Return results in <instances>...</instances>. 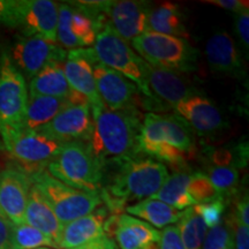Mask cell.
Returning a JSON list of instances; mask_svg holds the SVG:
<instances>
[{"label": "cell", "instance_id": "cell-1", "mask_svg": "<svg viewBox=\"0 0 249 249\" xmlns=\"http://www.w3.org/2000/svg\"><path fill=\"white\" fill-rule=\"evenodd\" d=\"M107 167L112 169L99 195L110 214L123 213L129 202L151 197L170 177L166 165L142 154L113 161L104 169Z\"/></svg>", "mask_w": 249, "mask_h": 249}, {"label": "cell", "instance_id": "cell-2", "mask_svg": "<svg viewBox=\"0 0 249 249\" xmlns=\"http://www.w3.org/2000/svg\"><path fill=\"white\" fill-rule=\"evenodd\" d=\"M93 130L88 145L103 166L113 161L141 155L139 148L143 114L136 107L110 111L91 108Z\"/></svg>", "mask_w": 249, "mask_h": 249}, {"label": "cell", "instance_id": "cell-3", "mask_svg": "<svg viewBox=\"0 0 249 249\" xmlns=\"http://www.w3.org/2000/svg\"><path fill=\"white\" fill-rule=\"evenodd\" d=\"M129 45L142 60L155 68L179 74L196 70L198 52L185 38L145 31Z\"/></svg>", "mask_w": 249, "mask_h": 249}, {"label": "cell", "instance_id": "cell-4", "mask_svg": "<svg viewBox=\"0 0 249 249\" xmlns=\"http://www.w3.org/2000/svg\"><path fill=\"white\" fill-rule=\"evenodd\" d=\"M46 169L50 176L79 191L99 193L103 187V166L86 142L64 144Z\"/></svg>", "mask_w": 249, "mask_h": 249}, {"label": "cell", "instance_id": "cell-5", "mask_svg": "<svg viewBox=\"0 0 249 249\" xmlns=\"http://www.w3.org/2000/svg\"><path fill=\"white\" fill-rule=\"evenodd\" d=\"M26 79L7 50L0 52V136L2 142L24 128L28 104Z\"/></svg>", "mask_w": 249, "mask_h": 249}, {"label": "cell", "instance_id": "cell-6", "mask_svg": "<svg viewBox=\"0 0 249 249\" xmlns=\"http://www.w3.org/2000/svg\"><path fill=\"white\" fill-rule=\"evenodd\" d=\"M92 49L98 62L132 81L145 97L156 98L145 79V61L133 51L129 43L118 35L107 20L99 29Z\"/></svg>", "mask_w": 249, "mask_h": 249}, {"label": "cell", "instance_id": "cell-7", "mask_svg": "<svg viewBox=\"0 0 249 249\" xmlns=\"http://www.w3.org/2000/svg\"><path fill=\"white\" fill-rule=\"evenodd\" d=\"M30 178L48 201L62 225L87 216L103 205L99 193L71 188L50 176L46 171L37 173Z\"/></svg>", "mask_w": 249, "mask_h": 249}, {"label": "cell", "instance_id": "cell-8", "mask_svg": "<svg viewBox=\"0 0 249 249\" xmlns=\"http://www.w3.org/2000/svg\"><path fill=\"white\" fill-rule=\"evenodd\" d=\"M6 150L29 177L45 171L50 161L61 151L64 144L38 130L21 129L4 142Z\"/></svg>", "mask_w": 249, "mask_h": 249}, {"label": "cell", "instance_id": "cell-9", "mask_svg": "<svg viewBox=\"0 0 249 249\" xmlns=\"http://www.w3.org/2000/svg\"><path fill=\"white\" fill-rule=\"evenodd\" d=\"M165 143L182 151L189 160L196 157L194 132L178 114L149 112L143 117L140 145Z\"/></svg>", "mask_w": 249, "mask_h": 249}, {"label": "cell", "instance_id": "cell-10", "mask_svg": "<svg viewBox=\"0 0 249 249\" xmlns=\"http://www.w3.org/2000/svg\"><path fill=\"white\" fill-rule=\"evenodd\" d=\"M105 21V17H93L74 1L58 4L57 42L68 50L93 46Z\"/></svg>", "mask_w": 249, "mask_h": 249}, {"label": "cell", "instance_id": "cell-11", "mask_svg": "<svg viewBox=\"0 0 249 249\" xmlns=\"http://www.w3.org/2000/svg\"><path fill=\"white\" fill-rule=\"evenodd\" d=\"M96 88L104 107L110 111L141 108L143 96L132 81L101 62L92 66Z\"/></svg>", "mask_w": 249, "mask_h": 249}, {"label": "cell", "instance_id": "cell-12", "mask_svg": "<svg viewBox=\"0 0 249 249\" xmlns=\"http://www.w3.org/2000/svg\"><path fill=\"white\" fill-rule=\"evenodd\" d=\"M66 55L67 51L58 43L38 36H21L12 49L11 58L24 79L31 80L50 62H64Z\"/></svg>", "mask_w": 249, "mask_h": 249}, {"label": "cell", "instance_id": "cell-13", "mask_svg": "<svg viewBox=\"0 0 249 249\" xmlns=\"http://www.w3.org/2000/svg\"><path fill=\"white\" fill-rule=\"evenodd\" d=\"M35 130L62 144L88 143L93 130L91 107L90 104L68 105L54 119Z\"/></svg>", "mask_w": 249, "mask_h": 249}, {"label": "cell", "instance_id": "cell-14", "mask_svg": "<svg viewBox=\"0 0 249 249\" xmlns=\"http://www.w3.org/2000/svg\"><path fill=\"white\" fill-rule=\"evenodd\" d=\"M104 233L117 242L120 249H158L160 232L148 223L130 214H110L104 224Z\"/></svg>", "mask_w": 249, "mask_h": 249}, {"label": "cell", "instance_id": "cell-15", "mask_svg": "<svg viewBox=\"0 0 249 249\" xmlns=\"http://www.w3.org/2000/svg\"><path fill=\"white\" fill-rule=\"evenodd\" d=\"M58 4L51 0H18L17 23L23 36L57 42Z\"/></svg>", "mask_w": 249, "mask_h": 249}, {"label": "cell", "instance_id": "cell-16", "mask_svg": "<svg viewBox=\"0 0 249 249\" xmlns=\"http://www.w3.org/2000/svg\"><path fill=\"white\" fill-rule=\"evenodd\" d=\"M97 62L93 49L70 50L62 62L64 74L70 88L85 96L91 108L104 107L97 92L92 73V66Z\"/></svg>", "mask_w": 249, "mask_h": 249}, {"label": "cell", "instance_id": "cell-17", "mask_svg": "<svg viewBox=\"0 0 249 249\" xmlns=\"http://www.w3.org/2000/svg\"><path fill=\"white\" fill-rule=\"evenodd\" d=\"M152 6L145 1L121 0L107 1L104 17L124 42L132 40L148 31V17Z\"/></svg>", "mask_w": 249, "mask_h": 249}, {"label": "cell", "instance_id": "cell-18", "mask_svg": "<svg viewBox=\"0 0 249 249\" xmlns=\"http://www.w3.org/2000/svg\"><path fill=\"white\" fill-rule=\"evenodd\" d=\"M31 186V178L20 169L0 171V213L12 224L24 223Z\"/></svg>", "mask_w": 249, "mask_h": 249}, {"label": "cell", "instance_id": "cell-19", "mask_svg": "<svg viewBox=\"0 0 249 249\" xmlns=\"http://www.w3.org/2000/svg\"><path fill=\"white\" fill-rule=\"evenodd\" d=\"M174 111L200 135H213L225 127V120L210 99L193 96L177 103Z\"/></svg>", "mask_w": 249, "mask_h": 249}, {"label": "cell", "instance_id": "cell-20", "mask_svg": "<svg viewBox=\"0 0 249 249\" xmlns=\"http://www.w3.org/2000/svg\"><path fill=\"white\" fill-rule=\"evenodd\" d=\"M205 54L211 71L230 76L245 74L244 61L232 36L226 31H216L205 44Z\"/></svg>", "mask_w": 249, "mask_h": 249}, {"label": "cell", "instance_id": "cell-21", "mask_svg": "<svg viewBox=\"0 0 249 249\" xmlns=\"http://www.w3.org/2000/svg\"><path fill=\"white\" fill-rule=\"evenodd\" d=\"M145 79L152 95L174 107L183 99L200 96V90L189 85L179 73L160 70L145 62Z\"/></svg>", "mask_w": 249, "mask_h": 249}, {"label": "cell", "instance_id": "cell-22", "mask_svg": "<svg viewBox=\"0 0 249 249\" xmlns=\"http://www.w3.org/2000/svg\"><path fill=\"white\" fill-rule=\"evenodd\" d=\"M107 217L108 211L107 208L99 207L91 213L64 225L58 248H76L105 235L104 224Z\"/></svg>", "mask_w": 249, "mask_h": 249}, {"label": "cell", "instance_id": "cell-23", "mask_svg": "<svg viewBox=\"0 0 249 249\" xmlns=\"http://www.w3.org/2000/svg\"><path fill=\"white\" fill-rule=\"evenodd\" d=\"M24 223L44 233L48 238L54 242L57 249H59V239H60L64 225L60 223L48 201L45 200L44 196L34 183L30 188L29 196H28L26 213H24Z\"/></svg>", "mask_w": 249, "mask_h": 249}, {"label": "cell", "instance_id": "cell-24", "mask_svg": "<svg viewBox=\"0 0 249 249\" xmlns=\"http://www.w3.org/2000/svg\"><path fill=\"white\" fill-rule=\"evenodd\" d=\"M29 96L68 98L71 89L64 74L62 62L52 61L29 81Z\"/></svg>", "mask_w": 249, "mask_h": 249}, {"label": "cell", "instance_id": "cell-25", "mask_svg": "<svg viewBox=\"0 0 249 249\" xmlns=\"http://www.w3.org/2000/svg\"><path fill=\"white\" fill-rule=\"evenodd\" d=\"M148 31L185 39L189 37L179 6L170 1L151 7L148 17Z\"/></svg>", "mask_w": 249, "mask_h": 249}, {"label": "cell", "instance_id": "cell-26", "mask_svg": "<svg viewBox=\"0 0 249 249\" xmlns=\"http://www.w3.org/2000/svg\"><path fill=\"white\" fill-rule=\"evenodd\" d=\"M126 211L130 216L139 218L157 229H165L174 223H178L181 216V211L151 197L128 205Z\"/></svg>", "mask_w": 249, "mask_h": 249}, {"label": "cell", "instance_id": "cell-27", "mask_svg": "<svg viewBox=\"0 0 249 249\" xmlns=\"http://www.w3.org/2000/svg\"><path fill=\"white\" fill-rule=\"evenodd\" d=\"M71 105L68 98L51 96H29L27 104L24 128L35 130L54 119L60 112Z\"/></svg>", "mask_w": 249, "mask_h": 249}, {"label": "cell", "instance_id": "cell-28", "mask_svg": "<svg viewBox=\"0 0 249 249\" xmlns=\"http://www.w3.org/2000/svg\"><path fill=\"white\" fill-rule=\"evenodd\" d=\"M189 179L191 174L185 171L174 172L158 189V192L151 196V198L163 202L179 211L194 207L196 203L188 193Z\"/></svg>", "mask_w": 249, "mask_h": 249}, {"label": "cell", "instance_id": "cell-29", "mask_svg": "<svg viewBox=\"0 0 249 249\" xmlns=\"http://www.w3.org/2000/svg\"><path fill=\"white\" fill-rule=\"evenodd\" d=\"M177 227L186 249H202L208 227L193 207L181 211Z\"/></svg>", "mask_w": 249, "mask_h": 249}, {"label": "cell", "instance_id": "cell-30", "mask_svg": "<svg viewBox=\"0 0 249 249\" xmlns=\"http://www.w3.org/2000/svg\"><path fill=\"white\" fill-rule=\"evenodd\" d=\"M43 247L57 249L54 242L35 227L26 223L12 224L9 249H37Z\"/></svg>", "mask_w": 249, "mask_h": 249}, {"label": "cell", "instance_id": "cell-31", "mask_svg": "<svg viewBox=\"0 0 249 249\" xmlns=\"http://www.w3.org/2000/svg\"><path fill=\"white\" fill-rule=\"evenodd\" d=\"M207 171V177L224 200L226 201L229 196L235 194L240 181V172L238 167L234 165H227V166L210 165Z\"/></svg>", "mask_w": 249, "mask_h": 249}, {"label": "cell", "instance_id": "cell-32", "mask_svg": "<svg viewBox=\"0 0 249 249\" xmlns=\"http://www.w3.org/2000/svg\"><path fill=\"white\" fill-rule=\"evenodd\" d=\"M188 193L196 204L208 203V202L216 200H224L222 196L218 194L213 183L210 182L207 174L202 172L191 174V179H189L188 183Z\"/></svg>", "mask_w": 249, "mask_h": 249}, {"label": "cell", "instance_id": "cell-33", "mask_svg": "<svg viewBox=\"0 0 249 249\" xmlns=\"http://www.w3.org/2000/svg\"><path fill=\"white\" fill-rule=\"evenodd\" d=\"M202 249H234L231 230L225 222L208 231Z\"/></svg>", "mask_w": 249, "mask_h": 249}, {"label": "cell", "instance_id": "cell-34", "mask_svg": "<svg viewBox=\"0 0 249 249\" xmlns=\"http://www.w3.org/2000/svg\"><path fill=\"white\" fill-rule=\"evenodd\" d=\"M195 213L202 218L208 229H213L223 222V216L226 209L225 200H216L208 203L196 204L193 207Z\"/></svg>", "mask_w": 249, "mask_h": 249}, {"label": "cell", "instance_id": "cell-35", "mask_svg": "<svg viewBox=\"0 0 249 249\" xmlns=\"http://www.w3.org/2000/svg\"><path fill=\"white\" fill-rule=\"evenodd\" d=\"M231 230L234 249H249V226H246L236 218L234 213L225 220Z\"/></svg>", "mask_w": 249, "mask_h": 249}, {"label": "cell", "instance_id": "cell-36", "mask_svg": "<svg viewBox=\"0 0 249 249\" xmlns=\"http://www.w3.org/2000/svg\"><path fill=\"white\" fill-rule=\"evenodd\" d=\"M158 249H186L180 238L178 227L170 225L160 232Z\"/></svg>", "mask_w": 249, "mask_h": 249}, {"label": "cell", "instance_id": "cell-37", "mask_svg": "<svg viewBox=\"0 0 249 249\" xmlns=\"http://www.w3.org/2000/svg\"><path fill=\"white\" fill-rule=\"evenodd\" d=\"M234 27L236 35L240 39L242 46L248 52L249 49V11L241 12L235 14L234 17Z\"/></svg>", "mask_w": 249, "mask_h": 249}, {"label": "cell", "instance_id": "cell-38", "mask_svg": "<svg viewBox=\"0 0 249 249\" xmlns=\"http://www.w3.org/2000/svg\"><path fill=\"white\" fill-rule=\"evenodd\" d=\"M18 0H0V22L15 28Z\"/></svg>", "mask_w": 249, "mask_h": 249}, {"label": "cell", "instance_id": "cell-39", "mask_svg": "<svg viewBox=\"0 0 249 249\" xmlns=\"http://www.w3.org/2000/svg\"><path fill=\"white\" fill-rule=\"evenodd\" d=\"M205 4H210L217 7H220L226 11L234 12L235 14L241 13V12L249 11V1L247 0H204Z\"/></svg>", "mask_w": 249, "mask_h": 249}, {"label": "cell", "instance_id": "cell-40", "mask_svg": "<svg viewBox=\"0 0 249 249\" xmlns=\"http://www.w3.org/2000/svg\"><path fill=\"white\" fill-rule=\"evenodd\" d=\"M233 213L244 225L249 226V201L247 193L236 201L235 210Z\"/></svg>", "mask_w": 249, "mask_h": 249}, {"label": "cell", "instance_id": "cell-41", "mask_svg": "<svg viewBox=\"0 0 249 249\" xmlns=\"http://www.w3.org/2000/svg\"><path fill=\"white\" fill-rule=\"evenodd\" d=\"M71 249H118V247L113 239L108 238L107 235H103L91 242Z\"/></svg>", "mask_w": 249, "mask_h": 249}, {"label": "cell", "instance_id": "cell-42", "mask_svg": "<svg viewBox=\"0 0 249 249\" xmlns=\"http://www.w3.org/2000/svg\"><path fill=\"white\" fill-rule=\"evenodd\" d=\"M12 223L0 213V249H9Z\"/></svg>", "mask_w": 249, "mask_h": 249}, {"label": "cell", "instance_id": "cell-43", "mask_svg": "<svg viewBox=\"0 0 249 249\" xmlns=\"http://www.w3.org/2000/svg\"><path fill=\"white\" fill-rule=\"evenodd\" d=\"M37 249H53V248H48V247H43V248H37Z\"/></svg>", "mask_w": 249, "mask_h": 249}]
</instances>
